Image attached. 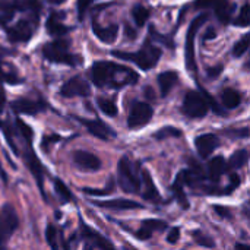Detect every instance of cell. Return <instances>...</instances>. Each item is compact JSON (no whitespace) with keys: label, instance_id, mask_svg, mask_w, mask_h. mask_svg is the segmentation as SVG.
<instances>
[{"label":"cell","instance_id":"6da1fadb","mask_svg":"<svg viewBox=\"0 0 250 250\" xmlns=\"http://www.w3.org/2000/svg\"><path fill=\"white\" fill-rule=\"evenodd\" d=\"M144 45H145V47L141 48V50L136 51V53L113 51V56L120 57V59H123V60H130V62H133L136 66H139L142 70H149V69H152V67L158 63V60H160V57H161V50L157 48V47H154V45H151L149 41H146V44H144Z\"/></svg>","mask_w":250,"mask_h":250},{"label":"cell","instance_id":"7a4b0ae2","mask_svg":"<svg viewBox=\"0 0 250 250\" xmlns=\"http://www.w3.org/2000/svg\"><path fill=\"white\" fill-rule=\"evenodd\" d=\"M209 110V103L207 95H202L198 91H189L183 100V113L192 119H202Z\"/></svg>","mask_w":250,"mask_h":250},{"label":"cell","instance_id":"3957f363","mask_svg":"<svg viewBox=\"0 0 250 250\" xmlns=\"http://www.w3.org/2000/svg\"><path fill=\"white\" fill-rule=\"evenodd\" d=\"M42 53H44V57L53 63L70 64V66L78 63L76 57L67 51V42L64 41H53V42L45 44L42 48Z\"/></svg>","mask_w":250,"mask_h":250},{"label":"cell","instance_id":"277c9868","mask_svg":"<svg viewBox=\"0 0 250 250\" xmlns=\"http://www.w3.org/2000/svg\"><path fill=\"white\" fill-rule=\"evenodd\" d=\"M122 69L123 66L120 67L119 64L111 63V62H97L91 70L92 82L97 86H105L108 83L114 85V78Z\"/></svg>","mask_w":250,"mask_h":250},{"label":"cell","instance_id":"5b68a950","mask_svg":"<svg viewBox=\"0 0 250 250\" xmlns=\"http://www.w3.org/2000/svg\"><path fill=\"white\" fill-rule=\"evenodd\" d=\"M117 174H119V185H120V188L126 193H136V192H139V188H141L139 180L135 176L132 164H130V161L126 157H123L119 161Z\"/></svg>","mask_w":250,"mask_h":250},{"label":"cell","instance_id":"8992f818","mask_svg":"<svg viewBox=\"0 0 250 250\" xmlns=\"http://www.w3.org/2000/svg\"><path fill=\"white\" fill-rule=\"evenodd\" d=\"M207 21V15H201L192 21L188 29L186 35V66L189 70H196V62H195V37L198 29L202 26V23Z\"/></svg>","mask_w":250,"mask_h":250},{"label":"cell","instance_id":"52a82bcc","mask_svg":"<svg viewBox=\"0 0 250 250\" xmlns=\"http://www.w3.org/2000/svg\"><path fill=\"white\" fill-rule=\"evenodd\" d=\"M152 114H154V110L148 103L138 101L130 108V113L127 117V126L130 129H139L152 119Z\"/></svg>","mask_w":250,"mask_h":250},{"label":"cell","instance_id":"ba28073f","mask_svg":"<svg viewBox=\"0 0 250 250\" xmlns=\"http://www.w3.org/2000/svg\"><path fill=\"white\" fill-rule=\"evenodd\" d=\"M18 224H19V220H18L15 208L10 204H4L0 209V234L6 240H9L10 236L18 229Z\"/></svg>","mask_w":250,"mask_h":250},{"label":"cell","instance_id":"9c48e42d","mask_svg":"<svg viewBox=\"0 0 250 250\" xmlns=\"http://www.w3.org/2000/svg\"><path fill=\"white\" fill-rule=\"evenodd\" d=\"M60 94L66 98L70 97H88L91 94V88L88 82L82 76H75L69 79L60 89Z\"/></svg>","mask_w":250,"mask_h":250},{"label":"cell","instance_id":"30bf717a","mask_svg":"<svg viewBox=\"0 0 250 250\" xmlns=\"http://www.w3.org/2000/svg\"><path fill=\"white\" fill-rule=\"evenodd\" d=\"M25 164L29 168V171L32 173V176L37 180V185L45 199V193H44V171H42V166L40 163V160L37 158V155L34 154V151L31 149V145H28V151H25Z\"/></svg>","mask_w":250,"mask_h":250},{"label":"cell","instance_id":"8fae6325","mask_svg":"<svg viewBox=\"0 0 250 250\" xmlns=\"http://www.w3.org/2000/svg\"><path fill=\"white\" fill-rule=\"evenodd\" d=\"M196 7H201V9H214L218 19L223 22V23H227L229 19H230V1L229 0H196L195 3Z\"/></svg>","mask_w":250,"mask_h":250},{"label":"cell","instance_id":"7c38bea8","mask_svg":"<svg viewBox=\"0 0 250 250\" xmlns=\"http://www.w3.org/2000/svg\"><path fill=\"white\" fill-rule=\"evenodd\" d=\"M73 163L85 171H98L101 168V161L97 155L88 151H75L73 152Z\"/></svg>","mask_w":250,"mask_h":250},{"label":"cell","instance_id":"4fadbf2b","mask_svg":"<svg viewBox=\"0 0 250 250\" xmlns=\"http://www.w3.org/2000/svg\"><path fill=\"white\" fill-rule=\"evenodd\" d=\"M79 122L89 130L91 135L101 141H108L110 136H114L113 129H110L104 122L101 120H88V119H79Z\"/></svg>","mask_w":250,"mask_h":250},{"label":"cell","instance_id":"5bb4252c","mask_svg":"<svg viewBox=\"0 0 250 250\" xmlns=\"http://www.w3.org/2000/svg\"><path fill=\"white\" fill-rule=\"evenodd\" d=\"M195 145H196L198 154L202 158H207L217 149V146L220 145V141H218V138L215 135L205 133V135H201V136H198L195 139Z\"/></svg>","mask_w":250,"mask_h":250},{"label":"cell","instance_id":"9a60e30c","mask_svg":"<svg viewBox=\"0 0 250 250\" xmlns=\"http://www.w3.org/2000/svg\"><path fill=\"white\" fill-rule=\"evenodd\" d=\"M32 37V26L28 21H19L13 28L9 29V38L15 42H25Z\"/></svg>","mask_w":250,"mask_h":250},{"label":"cell","instance_id":"2e32d148","mask_svg":"<svg viewBox=\"0 0 250 250\" xmlns=\"http://www.w3.org/2000/svg\"><path fill=\"white\" fill-rule=\"evenodd\" d=\"M97 207L101 208H108V209H117V211H125V209H139L144 208L142 204H138L135 201L129 199H113V201H105V202H95Z\"/></svg>","mask_w":250,"mask_h":250},{"label":"cell","instance_id":"e0dca14e","mask_svg":"<svg viewBox=\"0 0 250 250\" xmlns=\"http://www.w3.org/2000/svg\"><path fill=\"white\" fill-rule=\"evenodd\" d=\"M12 108L16 113H19V114H29V116H32V114H37L42 108V105L40 103H35V101L28 100V98H19V100L12 103Z\"/></svg>","mask_w":250,"mask_h":250},{"label":"cell","instance_id":"ac0fdd59","mask_svg":"<svg viewBox=\"0 0 250 250\" xmlns=\"http://www.w3.org/2000/svg\"><path fill=\"white\" fill-rule=\"evenodd\" d=\"M82 231H83V236H85L89 242H92L100 250H116V248L113 246L111 242H108L104 236H101L100 233L94 231V230L89 229L88 226H83V227H82Z\"/></svg>","mask_w":250,"mask_h":250},{"label":"cell","instance_id":"d6986e66","mask_svg":"<svg viewBox=\"0 0 250 250\" xmlns=\"http://www.w3.org/2000/svg\"><path fill=\"white\" fill-rule=\"evenodd\" d=\"M179 81V75L173 70H167L160 73L158 76V85H160V92L161 97H167L170 94V91L173 89V86L177 83Z\"/></svg>","mask_w":250,"mask_h":250},{"label":"cell","instance_id":"ffe728a7","mask_svg":"<svg viewBox=\"0 0 250 250\" xmlns=\"http://www.w3.org/2000/svg\"><path fill=\"white\" fill-rule=\"evenodd\" d=\"M142 179H144V193H142V196L146 201H154V202L160 201V193H158V190H157V188L154 185V180H152L148 170H142Z\"/></svg>","mask_w":250,"mask_h":250},{"label":"cell","instance_id":"44dd1931","mask_svg":"<svg viewBox=\"0 0 250 250\" xmlns=\"http://www.w3.org/2000/svg\"><path fill=\"white\" fill-rule=\"evenodd\" d=\"M92 28H94L95 35H97L103 42H107V44L114 42L116 38H117V34H119V26H117V25H108V26H105V28H101V26L97 25V22H94Z\"/></svg>","mask_w":250,"mask_h":250},{"label":"cell","instance_id":"7402d4cb","mask_svg":"<svg viewBox=\"0 0 250 250\" xmlns=\"http://www.w3.org/2000/svg\"><path fill=\"white\" fill-rule=\"evenodd\" d=\"M227 170V164H226V160L223 155H217L214 157L209 164H208V174L211 177V180L217 182Z\"/></svg>","mask_w":250,"mask_h":250},{"label":"cell","instance_id":"603a6c76","mask_svg":"<svg viewBox=\"0 0 250 250\" xmlns=\"http://www.w3.org/2000/svg\"><path fill=\"white\" fill-rule=\"evenodd\" d=\"M221 100H223V105H224L226 108H229V110H233V108L239 107V105H240V103H242V97H240V94H239L236 89H233V88H227V89H224Z\"/></svg>","mask_w":250,"mask_h":250},{"label":"cell","instance_id":"cb8c5ba5","mask_svg":"<svg viewBox=\"0 0 250 250\" xmlns=\"http://www.w3.org/2000/svg\"><path fill=\"white\" fill-rule=\"evenodd\" d=\"M185 185H186V170H183V171H180V173L177 174L176 182H174V185H173V190H174V193H176L179 202H180L185 208H188V201H186V196H185V192H183V186H185Z\"/></svg>","mask_w":250,"mask_h":250},{"label":"cell","instance_id":"d4e9b609","mask_svg":"<svg viewBox=\"0 0 250 250\" xmlns=\"http://www.w3.org/2000/svg\"><path fill=\"white\" fill-rule=\"evenodd\" d=\"M132 16L138 26H144L149 19V9L142 4H136L132 10Z\"/></svg>","mask_w":250,"mask_h":250},{"label":"cell","instance_id":"484cf974","mask_svg":"<svg viewBox=\"0 0 250 250\" xmlns=\"http://www.w3.org/2000/svg\"><path fill=\"white\" fill-rule=\"evenodd\" d=\"M45 28H47V31H48L50 35H64V34L69 31L63 23H60V22L56 19L54 15H51V16L47 19Z\"/></svg>","mask_w":250,"mask_h":250},{"label":"cell","instance_id":"4316f807","mask_svg":"<svg viewBox=\"0 0 250 250\" xmlns=\"http://www.w3.org/2000/svg\"><path fill=\"white\" fill-rule=\"evenodd\" d=\"M248 158H249L248 157V151L246 149H239V151H236L231 155V158L229 161V167L230 168H242L243 166H246Z\"/></svg>","mask_w":250,"mask_h":250},{"label":"cell","instance_id":"83f0119b","mask_svg":"<svg viewBox=\"0 0 250 250\" xmlns=\"http://www.w3.org/2000/svg\"><path fill=\"white\" fill-rule=\"evenodd\" d=\"M54 190L57 193V196L63 201V202H70L73 199L72 196V192L69 190V188L63 183V180L60 179H56L54 180Z\"/></svg>","mask_w":250,"mask_h":250},{"label":"cell","instance_id":"f1b7e54d","mask_svg":"<svg viewBox=\"0 0 250 250\" xmlns=\"http://www.w3.org/2000/svg\"><path fill=\"white\" fill-rule=\"evenodd\" d=\"M97 104H98L100 110H101L105 116H110V117L117 116V107H116V104H114L113 101L105 100V98H98Z\"/></svg>","mask_w":250,"mask_h":250},{"label":"cell","instance_id":"f546056e","mask_svg":"<svg viewBox=\"0 0 250 250\" xmlns=\"http://www.w3.org/2000/svg\"><path fill=\"white\" fill-rule=\"evenodd\" d=\"M182 136V130L173 127V126H167V127H163L160 129L157 133H155V138L158 141H163L166 138H180Z\"/></svg>","mask_w":250,"mask_h":250},{"label":"cell","instance_id":"4dcf8cb0","mask_svg":"<svg viewBox=\"0 0 250 250\" xmlns=\"http://www.w3.org/2000/svg\"><path fill=\"white\" fill-rule=\"evenodd\" d=\"M16 125H18L19 133L22 135V138H23L25 142H26V145H32V138H34L32 129H31L25 122H22L21 119H16Z\"/></svg>","mask_w":250,"mask_h":250},{"label":"cell","instance_id":"1f68e13d","mask_svg":"<svg viewBox=\"0 0 250 250\" xmlns=\"http://www.w3.org/2000/svg\"><path fill=\"white\" fill-rule=\"evenodd\" d=\"M142 229L148 230L149 233H154V231H163L167 229V223L166 221H161V220H146L142 223Z\"/></svg>","mask_w":250,"mask_h":250},{"label":"cell","instance_id":"d6a6232c","mask_svg":"<svg viewBox=\"0 0 250 250\" xmlns=\"http://www.w3.org/2000/svg\"><path fill=\"white\" fill-rule=\"evenodd\" d=\"M248 50H249V34L243 35V38L239 40V41L236 42V45H234V48H233V54H234V57H240V56H243Z\"/></svg>","mask_w":250,"mask_h":250},{"label":"cell","instance_id":"836d02e7","mask_svg":"<svg viewBox=\"0 0 250 250\" xmlns=\"http://www.w3.org/2000/svg\"><path fill=\"white\" fill-rule=\"evenodd\" d=\"M193 237H195V242H196L198 245L204 246V248H214V246H215L214 240H212L209 236L202 234L201 231H193Z\"/></svg>","mask_w":250,"mask_h":250},{"label":"cell","instance_id":"e575fe53","mask_svg":"<svg viewBox=\"0 0 250 250\" xmlns=\"http://www.w3.org/2000/svg\"><path fill=\"white\" fill-rule=\"evenodd\" d=\"M0 129L3 130V133H4V138H6V141H7V144H9V146L12 148V151L15 152V154H18V146L15 145V142H13V138H12V130H10V127H9V125L6 123V122H0Z\"/></svg>","mask_w":250,"mask_h":250},{"label":"cell","instance_id":"d590c367","mask_svg":"<svg viewBox=\"0 0 250 250\" xmlns=\"http://www.w3.org/2000/svg\"><path fill=\"white\" fill-rule=\"evenodd\" d=\"M56 227L48 224L47 229H45V239H47V243L50 245L51 250H57V240H56Z\"/></svg>","mask_w":250,"mask_h":250},{"label":"cell","instance_id":"8d00e7d4","mask_svg":"<svg viewBox=\"0 0 250 250\" xmlns=\"http://www.w3.org/2000/svg\"><path fill=\"white\" fill-rule=\"evenodd\" d=\"M234 23H236L237 26H245V28L249 25V4H248V3L242 7L240 15H239V18L236 19Z\"/></svg>","mask_w":250,"mask_h":250},{"label":"cell","instance_id":"74e56055","mask_svg":"<svg viewBox=\"0 0 250 250\" xmlns=\"http://www.w3.org/2000/svg\"><path fill=\"white\" fill-rule=\"evenodd\" d=\"M113 189H114V185H113V182H110L105 189H89L88 188V189H83V192L88 195H108L113 192Z\"/></svg>","mask_w":250,"mask_h":250},{"label":"cell","instance_id":"f35d334b","mask_svg":"<svg viewBox=\"0 0 250 250\" xmlns=\"http://www.w3.org/2000/svg\"><path fill=\"white\" fill-rule=\"evenodd\" d=\"M240 186V177H239V174H236V173H233V174H230V185L226 188V190H224V193H227V195H230L234 189H237Z\"/></svg>","mask_w":250,"mask_h":250},{"label":"cell","instance_id":"ab89813d","mask_svg":"<svg viewBox=\"0 0 250 250\" xmlns=\"http://www.w3.org/2000/svg\"><path fill=\"white\" fill-rule=\"evenodd\" d=\"M180 239V229L179 227H173L170 231H168V236H167V242L174 245L177 243V240Z\"/></svg>","mask_w":250,"mask_h":250},{"label":"cell","instance_id":"60d3db41","mask_svg":"<svg viewBox=\"0 0 250 250\" xmlns=\"http://www.w3.org/2000/svg\"><path fill=\"white\" fill-rule=\"evenodd\" d=\"M214 211L217 215H220L221 218H231V211L227 207H221V205H215Z\"/></svg>","mask_w":250,"mask_h":250},{"label":"cell","instance_id":"b9f144b4","mask_svg":"<svg viewBox=\"0 0 250 250\" xmlns=\"http://www.w3.org/2000/svg\"><path fill=\"white\" fill-rule=\"evenodd\" d=\"M91 1H92V0H78V12H79V16H81V18L83 16L85 10L89 7Z\"/></svg>","mask_w":250,"mask_h":250},{"label":"cell","instance_id":"7bdbcfd3","mask_svg":"<svg viewBox=\"0 0 250 250\" xmlns=\"http://www.w3.org/2000/svg\"><path fill=\"white\" fill-rule=\"evenodd\" d=\"M135 236L139 239V240H148V239H151V236H152V233H149L148 230H145V229H139L136 233H135Z\"/></svg>","mask_w":250,"mask_h":250},{"label":"cell","instance_id":"ee69618b","mask_svg":"<svg viewBox=\"0 0 250 250\" xmlns=\"http://www.w3.org/2000/svg\"><path fill=\"white\" fill-rule=\"evenodd\" d=\"M4 104H6V94H4V89L0 86V113L4 108Z\"/></svg>","mask_w":250,"mask_h":250},{"label":"cell","instance_id":"f6af8a7d","mask_svg":"<svg viewBox=\"0 0 250 250\" xmlns=\"http://www.w3.org/2000/svg\"><path fill=\"white\" fill-rule=\"evenodd\" d=\"M221 70H223V66H217V67H211V69L208 70V73H209V76H211V78H214V76L220 75V73H221Z\"/></svg>","mask_w":250,"mask_h":250},{"label":"cell","instance_id":"bcb514c9","mask_svg":"<svg viewBox=\"0 0 250 250\" xmlns=\"http://www.w3.org/2000/svg\"><path fill=\"white\" fill-rule=\"evenodd\" d=\"M125 32H126V35H127L129 38H136V31H135V29H132L129 25H126V26H125Z\"/></svg>","mask_w":250,"mask_h":250},{"label":"cell","instance_id":"7dc6e473","mask_svg":"<svg viewBox=\"0 0 250 250\" xmlns=\"http://www.w3.org/2000/svg\"><path fill=\"white\" fill-rule=\"evenodd\" d=\"M215 37H217V32H215L212 28H209V29L207 31V35L204 37V40L207 41V40H211V38H215Z\"/></svg>","mask_w":250,"mask_h":250},{"label":"cell","instance_id":"c3c4849f","mask_svg":"<svg viewBox=\"0 0 250 250\" xmlns=\"http://www.w3.org/2000/svg\"><path fill=\"white\" fill-rule=\"evenodd\" d=\"M0 250H7V240L0 234Z\"/></svg>","mask_w":250,"mask_h":250},{"label":"cell","instance_id":"681fc988","mask_svg":"<svg viewBox=\"0 0 250 250\" xmlns=\"http://www.w3.org/2000/svg\"><path fill=\"white\" fill-rule=\"evenodd\" d=\"M236 250H250V248L248 245H245V243H237L236 245Z\"/></svg>","mask_w":250,"mask_h":250},{"label":"cell","instance_id":"f907efd6","mask_svg":"<svg viewBox=\"0 0 250 250\" xmlns=\"http://www.w3.org/2000/svg\"><path fill=\"white\" fill-rule=\"evenodd\" d=\"M50 3H53V4H60V3H63L64 0H48Z\"/></svg>","mask_w":250,"mask_h":250},{"label":"cell","instance_id":"816d5d0a","mask_svg":"<svg viewBox=\"0 0 250 250\" xmlns=\"http://www.w3.org/2000/svg\"><path fill=\"white\" fill-rule=\"evenodd\" d=\"M0 173H1V177H3V179H6V174H4V173L1 171V168H0Z\"/></svg>","mask_w":250,"mask_h":250},{"label":"cell","instance_id":"f5cc1de1","mask_svg":"<svg viewBox=\"0 0 250 250\" xmlns=\"http://www.w3.org/2000/svg\"><path fill=\"white\" fill-rule=\"evenodd\" d=\"M83 250H92V249H91V246H85V248H83Z\"/></svg>","mask_w":250,"mask_h":250}]
</instances>
